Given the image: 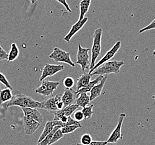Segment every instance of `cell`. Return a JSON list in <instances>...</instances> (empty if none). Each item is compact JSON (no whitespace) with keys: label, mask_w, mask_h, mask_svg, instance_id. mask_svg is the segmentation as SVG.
<instances>
[{"label":"cell","mask_w":155,"mask_h":145,"mask_svg":"<svg viewBox=\"0 0 155 145\" xmlns=\"http://www.w3.org/2000/svg\"><path fill=\"white\" fill-rule=\"evenodd\" d=\"M19 106L21 108H42V103L36 101L28 96L24 94H18L12 97V99L7 103V107Z\"/></svg>","instance_id":"cell-1"},{"label":"cell","mask_w":155,"mask_h":145,"mask_svg":"<svg viewBox=\"0 0 155 145\" xmlns=\"http://www.w3.org/2000/svg\"><path fill=\"white\" fill-rule=\"evenodd\" d=\"M124 64V61H108L95 69L91 74L93 76L94 75H104L111 73L118 74L120 73V69Z\"/></svg>","instance_id":"cell-2"},{"label":"cell","mask_w":155,"mask_h":145,"mask_svg":"<svg viewBox=\"0 0 155 145\" xmlns=\"http://www.w3.org/2000/svg\"><path fill=\"white\" fill-rule=\"evenodd\" d=\"M103 30L102 28H97L93 34V41L92 48L91 61L90 70L94 67L95 61L101 54V41L102 37Z\"/></svg>","instance_id":"cell-3"},{"label":"cell","mask_w":155,"mask_h":145,"mask_svg":"<svg viewBox=\"0 0 155 145\" xmlns=\"http://www.w3.org/2000/svg\"><path fill=\"white\" fill-rule=\"evenodd\" d=\"M91 50L90 48H83L81 45V43L78 44V48L77 56V61L76 63L81 66V70L85 72L86 69L90 68L91 61H90V56L89 54V51Z\"/></svg>","instance_id":"cell-4"},{"label":"cell","mask_w":155,"mask_h":145,"mask_svg":"<svg viewBox=\"0 0 155 145\" xmlns=\"http://www.w3.org/2000/svg\"><path fill=\"white\" fill-rule=\"evenodd\" d=\"M49 58L56 62H62L69 64L71 67H75V64L71 59V53L60 49L59 48H54V50L49 55Z\"/></svg>","instance_id":"cell-5"},{"label":"cell","mask_w":155,"mask_h":145,"mask_svg":"<svg viewBox=\"0 0 155 145\" xmlns=\"http://www.w3.org/2000/svg\"><path fill=\"white\" fill-rule=\"evenodd\" d=\"M60 84L59 81H42L41 84L35 90V93L45 97L51 96Z\"/></svg>","instance_id":"cell-6"},{"label":"cell","mask_w":155,"mask_h":145,"mask_svg":"<svg viewBox=\"0 0 155 145\" xmlns=\"http://www.w3.org/2000/svg\"><path fill=\"white\" fill-rule=\"evenodd\" d=\"M64 69V66L63 65H55L46 63L42 71L41 75L40 78V81H42L48 77H52Z\"/></svg>","instance_id":"cell-7"},{"label":"cell","mask_w":155,"mask_h":145,"mask_svg":"<svg viewBox=\"0 0 155 145\" xmlns=\"http://www.w3.org/2000/svg\"><path fill=\"white\" fill-rule=\"evenodd\" d=\"M125 117H126L125 113H122L120 114L116 127L114 128V130L112 132L109 138H108V140L107 141L108 143H117L119 140L122 139L123 138V135L122 134L121 130H122L123 122H124Z\"/></svg>","instance_id":"cell-8"},{"label":"cell","mask_w":155,"mask_h":145,"mask_svg":"<svg viewBox=\"0 0 155 145\" xmlns=\"http://www.w3.org/2000/svg\"><path fill=\"white\" fill-rule=\"evenodd\" d=\"M120 46H121V42L120 41H117L114 45V46L110 49L109 50V51H108L107 52V53L105 54V55L102 58L99 60L97 64H95L94 67L91 70L89 71V73L91 74L92 72L95 70V69H97V68H98L99 66H101L103 64L108 61L112 58L114 57L117 53L118 52V51L120 49Z\"/></svg>","instance_id":"cell-9"},{"label":"cell","mask_w":155,"mask_h":145,"mask_svg":"<svg viewBox=\"0 0 155 145\" xmlns=\"http://www.w3.org/2000/svg\"><path fill=\"white\" fill-rule=\"evenodd\" d=\"M40 124L30 117L25 116L23 117L24 132L26 135H31L33 134L40 126Z\"/></svg>","instance_id":"cell-10"},{"label":"cell","mask_w":155,"mask_h":145,"mask_svg":"<svg viewBox=\"0 0 155 145\" xmlns=\"http://www.w3.org/2000/svg\"><path fill=\"white\" fill-rule=\"evenodd\" d=\"M88 20V18L87 17H84L81 20H78L74 25L72 26L70 31L64 37V40L68 43L70 42L71 38L83 28Z\"/></svg>","instance_id":"cell-11"},{"label":"cell","mask_w":155,"mask_h":145,"mask_svg":"<svg viewBox=\"0 0 155 145\" xmlns=\"http://www.w3.org/2000/svg\"><path fill=\"white\" fill-rule=\"evenodd\" d=\"M78 107L79 106L77 104H72L71 105L64 107L62 110H58L55 113H53L54 114V118L53 120H60V118L63 116H71L77 110Z\"/></svg>","instance_id":"cell-12"},{"label":"cell","mask_w":155,"mask_h":145,"mask_svg":"<svg viewBox=\"0 0 155 145\" xmlns=\"http://www.w3.org/2000/svg\"><path fill=\"white\" fill-rule=\"evenodd\" d=\"M61 126L62 127L65 126V124L62 122L60 120H54L52 121H48L46 122L45 126V127L44 128V130L42 131L41 135L39 137V140L38 141V143H39L44 140V138L46 137L48 134H49L51 131H53V129L55 126Z\"/></svg>","instance_id":"cell-13"},{"label":"cell","mask_w":155,"mask_h":145,"mask_svg":"<svg viewBox=\"0 0 155 145\" xmlns=\"http://www.w3.org/2000/svg\"><path fill=\"white\" fill-rule=\"evenodd\" d=\"M107 79V75H105L101 81H99L98 84H97L91 91V95H90V101H92L96 99L97 97L101 96L103 89L105 85L106 81Z\"/></svg>","instance_id":"cell-14"},{"label":"cell","mask_w":155,"mask_h":145,"mask_svg":"<svg viewBox=\"0 0 155 145\" xmlns=\"http://www.w3.org/2000/svg\"><path fill=\"white\" fill-rule=\"evenodd\" d=\"M24 116L30 117L32 119L36 120L40 124H41L43 121V117L41 113L36 108H21Z\"/></svg>","instance_id":"cell-15"},{"label":"cell","mask_w":155,"mask_h":145,"mask_svg":"<svg viewBox=\"0 0 155 145\" xmlns=\"http://www.w3.org/2000/svg\"><path fill=\"white\" fill-rule=\"evenodd\" d=\"M75 95H76L75 92L71 89H66L64 92L61 98L63 101L64 107L71 105L72 104H75Z\"/></svg>","instance_id":"cell-16"},{"label":"cell","mask_w":155,"mask_h":145,"mask_svg":"<svg viewBox=\"0 0 155 145\" xmlns=\"http://www.w3.org/2000/svg\"><path fill=\"white\" fill-rule=\"evenodd\" d=\"M42 108L48 110L50 113H54L59 110L57 106V101L55 96L46 99L41 102Z\"/></svg>","instance_id":"cell-17"},{"label":"cell","mask_w":155,"mask_h":145,"mask_svg":"<svg viewBox=\"0 0 155 145\" xmlns=\"http://www.w3.org/2000/svg\"><path fill=\"white\" fill-rule=\"evenodd\" d=\"M104 77L103 75H99L98 77H97L95 78V79H94L92 81H90L89 83L88 84V85L84 88H82L80 89L79 90H77L75 92V94L77 97L79 94H81V93H88V92H91V91L92 90V89L94 87V86H95L97 84H98L99 81H101V80Z\"/></svg>","instance_id":"cell-18"},{"label":"cell","mask_w":155,"mask_h":145,"mask_svg":"<svg viewBox=\"0 0 155 145\" xmlns=\"http://www.w3.org/2000/svg\"><path fill=\"white\" fill-rule=\"evenodd\" d=\"M92 75L89 73H84L81 75L77 79V89L79 90L82 88L86 87L91 81V78Z\"/></svg>","instance_id":"cell-19"},{"label":"cell","mask_w":155,"mask_h":145,"mask_svg":"<svg viewBox=\"0 0 155 145\" xmlns=\"http://www.w3.org/2000/svg\"><path fill=\"white\" fill-rule=\"evenodd\" d=\"M77 97L75 104H77L79 107L84 108L89 104L90 96H88L87 93H81Z\"/></svg>","instance_id":"cell-20"},{"label":"cell","mask_w":155,"mask_h":145,"mask_svg":"<svg viewBox=\"0 0 155 145\" xmlns=\"http://www.w3.org/2000/svg\"><path fill=\"white\" fill-rule=\"evenodd\" d=\"M91 3V0H82L80 2V15L78 20H81L87 13Z\"/></svg>","instance_id":"cell-21"},{"label":"cell","mask_w":155,"mask_h":145,"mask_svg":"<svg viewBox=\"0 0 155 145\" xmlns=\"http://www.w3.org/2000/svg\"><path fill=\"white\" fill-rule=\"evenodd\" d=\"M8 54V58L7 60L8 62H12L18 58L20 54V51L16 44L12 43L11 44L10 52Z\"/></svg>","instance_id":"cell-22"},{"label":"cell","mask_w":155,"mask_h":145,"mask_svg":"<svg viewBox=\"0 0 155 145\" xmlns=\"http://www.w3.org/2000/svg\"><path fill=\"white\" fill-rule=\"evenodd\" d=\"M11 89L10 88L4 89L0 91V104L10 101L12 98Z\"/></svg>","instance_id":"cell-23"},{"label":"cell","mask_w":155,"mask_h":145,"mask_svg":"<svg viewBox=\"0 0 155 145\" xmlns=\"http://www.w3.org/2000/svg\"><path fill=\"white\" fill-rule=\"evenodd\" d=\"M61 126H55L53 131H51V132H50L49 134H48L46 137L44 138V140H42L39 143H38L37 145H49L50 142L51 141V139L53 138V135L55 133V132L58 130L59 129L61 128Z\"/></svg>","instance_id":"cell-24"},{"label":"cell","mask_w":155,"mask_h":145,"mask_svg":"<svg viewBox=\"0 0 155 145\" xmlns=\"http://www.w3.org/2000/svg\"><path fill=\"white\" fill-rule=\"evenodd\" d=\"M93 107H94L93 104H89L87 106L83 108L82 112L84 114V118L85 120L90 119L92 117L94 113V112L93 110Z\"/></svg>","instance_id":"cell-25"},{"label":"cell","mask_w":155,"mask_h":145,"mask_svg":"<svg viewBox=\"0 0 155 145\" xmlns=\"http://www.w3.org/2000/svg\"><path fill=\"white\" fill-rule=\"evenodd\" d=\"M79 128L81 127L77 125H66L63 127H61V130L64 134H69V133H73Z\"/></svg>","instance_id":"cell-26"},{"label":"cell","mask_w":155,"mask_h":145,"mask_svg":"<svg viewBox=\"0 0 155 145\" xmlns=\"http://www.w3.org/2000/svg\"><path fill=\"white\" fill-rule=\"evenodd\" d=\"M63 137L64 134L61 132V128H60L55 132V133L53 135V138L51 139V140L50 142L49 145H53L54 143H56L59 140H60V139L63 138Z\"/></svg>","instance_id":"cell-27"},{"label":"cell","mask_w":155,"mask_h":145,"mask_svg":"<svg viewBox=\"0 0 155 145\" xmlns=\"http://www.w3.org/2000/svg\"><path fill=\"white\" fill-rule=\"evenodd\" d=\"M75 85L74 79L72 77H68L63 81L64 87L66 89H72Z\"/></svg>","instance_id":"cell-28"},{"label":"cell","mask_w":155,"mask_h":145,"mask_svg":"<svg viewBox=\"0 0 155 145\" xmlns=\"http://www.w3.org/2000/svg\"><path fill=\"white\" fill-rule=\"evenodd\" d=\"M92 141V136L89 133H85L81 136V142L82 145H88Z\"/></svg>","instance_id":"cell-29"},{"label":"cell","mask_w":155,"mask_h":145,"mask_svg":"<svg viewBox=\"0 0 155 145\" xmlns=\"http://www.w3.org/2000/svg\"><path fill=\"white\" fill-rule=\"evenodd\" d=\"M74 120H77L78 122H81L84 120V116L82 110H75L74 112Z\"/></svg>","instance_id":"cell-30"},{"label":"cell","mask_w":155,"mask_h":145,"mask_svg":"<svg viewBox=\"0 0 155 145\" xmlns=\"http://www.w3.org/2000/svg\"><path fill=\"white\" fill-rule=\"evenodd\" d=\"M0 82L1 83H2L4 85H5L8 88L11 89V90L12 89V88L11 87L10 83H9V81H8L6 77L3 74H2L1 72H0Z\"/></svg>","instance_id":"cell-31"},{"label":"cell","mask_w":155,"mask_h":145,"mask_svg":"<svg viewBox=\"0 0 155 145\" xmlns=\"http://www.w3.org/2000/svg\"><path fill=\"white\" fill-rule=\"evenodd\" d=\"M66 125H77V126H79L81 127H82L81 124L80 123V122H78L77 120H74L73 118H72L71 116L68 117L67 122L65 123V126Z\"/></svg>","instance_id":"cell-32"},{"label":"cell","mask_w":155,"mask_h":145,"mask_svg":"<svg viewBox=\"0 0 155 145\" xmlns=\"http://www.w3.org/2000/svg\"><path fill=\"white\" fill-rule=\"evenodd\" d=\"M154 28H155V20L152 22L150 25H148V26L145 27L144 28L140 30L139 32L141 34L142 32H145L146 31L150 30H151V29H154Z\"/></svg>","instance_id":"cell-33"},{"label":"cell","mask_w":155,"mask_h":145,"mask_svg":"<svg viewBox=\"0 0 155 145\" xmlns=\"http://www.w3.org/2000/svg\"><path fill=\"white\" fill-rule=\"evenodd\" d=\"M8 54L7 53L2 47L0 46V60H7Z\"/></svg>","instance_id":"cell-34"},{"label":"cell","mask_w":155,"mask_h":145,"mask_svg":"<svg viewBox=\"0 0 155 145\" xmlns=\"http://www.w3.org/2000/svg\"><path fill=\"white\" fill-rule=\"evenodd\" d=\"M57 1L58 2H59L60 4H61L64 7L66 8V10L68 11L71 12V8L69 7V5L68 4L66 0H57Z\"/></svg>","instance_id":"cell-35"},{"label":"cell","mask_w":155,"mask_h":145,"mask_svg":"<svg viewBox=\"0 0 155 145\" xmlns=\"http://www.w3.org/2000/svg\"><path fill=\"white\" fill-rule=\"evenodd\" d=\"M108 143L107 141H92L89 144L87 145H107ZM77 145H82L81 143H78Z\"/></svg>","instance_id":"cell-36"},{"label":"cell","mask_w":155,"mask_h":145,"mask_svg":"<svg viewBox=\"0 0 155 145\" xmlns=\"http://www.w3.org/2000/svg\"><path fill=\"white\" fill-rule=\"evenodd\" d=\"M32 4H34L38 0H30Z\"/></svg>","instance_id":"cell-37"},{"label":"cell","mask_w":155,"mask_h":145,"mask_svg":"<svg viewBox=\"0 0 155 145\" xmlns=\"http://www.w3.org/2000/svg\"><path fill=\"white\" fill-rule=\"evenodd\" d=\"M153 55H155V51L153 52Z\"/></svg>","instance_id":"cell-38"}]
</instances>
